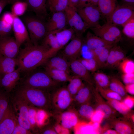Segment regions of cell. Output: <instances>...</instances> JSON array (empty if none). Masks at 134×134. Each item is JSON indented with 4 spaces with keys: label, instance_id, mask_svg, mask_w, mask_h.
<instances>
[{
    "label": "cell",
    "instance_id": "obj_1",
    "mask_svg": "<svg viewBox=\"0 0 134 134\" xmlns=\"http://www.w3.org/2000/svg\"><path fill=\"white\" fill-rule=\"evenodd\" d=\"M48 49L42 45H35L28 42L19 52L16 58L18 68L21 71L33 70L44 64L49 57Z\"/></svg>",
    "mask_w": 134,
    "mask_h": 134
},
{
    "label": "cell",
    "instance_id": "obj_2",
    "mask_svg": "<svg viewBox=\"0 0 134 134\" xmlns=\"http://www.w3.org/2000/svg\"><path fill=\"white\" fill-rule=\"evenodd\" d=\"M50 95L47 91L22 85L18 89L15 94L29 105L44 110L51 114Z\"/></svg>",
    "mask_w": 134,
    "mask_h": 134
},
{
    "label": "cell",
    "instance_id": "obj_3",
    "mask_svg": "<svg viewBox=\"0 0 134 134\" xmlns=\"http://www.w3.org/2000/svg\"><path fill=\"white\" fill-rule=\"evenodd\" d=\"M52 114H59L69 109L71 104L72 98L67 86L62 85L50 93Z\"/></svg>",
    "mask_w": 134,
    "mask_h": 134
},
{
    "label": "cell",
    "instance_id": "obj_4",
    "mask_svg": "<svg viewBox=\"0 0 134 134\" xmlns=\"http://www.w3.org/2000/svg\"><path fill=\"white\" fill-rule=\"evenodd\" d=\"M22 85L50 93L62 85L54 81L45 71H39L32 74L24 79Z\"/></svg>",
    "mask_w": 134,
    "mask_h": 134
},
{
    "label": "cell",
    "instance_id": "obj_5",
    "mask_svg": "<svg viewBox=\"0 0 134 134\" xmlns=\"http://www.w3.org/2000/svg\"><path fill=\"white\" fill-rule=\"evenodd\" d=\"M27 30L31 42L33 44L38 43L43 39L47 33L45 24L39 18L27 16L23 19Z\"/></svg>",
    "mask_w": 134,
    "mask_h": 134
},
{
    "label": "cell",
    "instance_id": "obj_6",
    "mask_svg": "<svg viewBox=\"0 0 134 134\" xmlns=\"http://www.w3.org/2000/svg\"><path fill=\"white\" fill-rule=\"evenodd\" d=\"M117 26L107 22L102 25L90 28L95 34L104 40L114 44L121 39L122 34Z\"/></svg>",
    "mask_w": 134,
    "mask_h": 134
},
{
    "label": "cell",
    "instance_id": "obj_7",
    "mask_svg": "<svg viewBox=\"0 0 134 134\" xmlns=\"http://www.w3.org/2000/svg\"><path fill=\"white\" fill-rule=\"evenodd\" d=\"M134 17V5L125 3L117 5L107 22L117 26L122 27L128 21Z\"/></svg>",
    "mask_w": 134,
    "mask_h": 134
},
{
    "label": "cell",
    "instance_id": "obj_8",
    "mask_svg": "<svg viewBox=\"0 0 134 134\" xmlns=\"http://www.w3.org/2000/svg\"><path fill=\"white\" fill-rule=\"evenodd\" d=\"M67 24L72 29L75 35L81 37L89 26L83 20L75 7L68 5L65 11Z\"/></svg>",
    "mask_w": 134,
    "mask_h": 134
},
{
    "label": "cell",
    "instance_id": "obj_9",
    "mask_svg": "<svg viewBox=\"0 0 134 134\" xmlns=\"http://www.w3.org/2000/svg\"><path fill=\"white\" fill-rule=\"evenodd\" d=\"M11 102L19 124L32 132L29 119V104L15 95L11 99Z\"/></svg>",
    "mask_w": 134,
    "mask_h": 134
},
{
    "label": "cell",
    "instance_id": "obj_10",
    "mask_svg": "<svg viewBox=\"0 0 134 134\" xmlns=\"http://www.w3.org/2000/svg\"><path fill=\"white\" fill-rule=\"evenodd\" d=\"M77 11L83 21L90 28L100 25L99 21L101 15L97 6L89 5L77 9Z\"/></svg>",
    "mask_w": 134,
    "mask_h": 134
},
{
    "label": "cell",
    "instance_id": "obj_11",
    "mask_svg": "<svg viewBox=\"0 0 134 134\" xmlns=\"http://www.w3.org/2000/svg\"><path fill=\"white\" fill-rule=\"evenodd\" d=\"M85 83L73 98L69 108L75 110L81 105L93 101L94 87L93 85Z\"/></svg>",
    "mask_w": 134,
    "mask_h": 134
},
{
    "label": "cell",
    "instance_id": "obj_12",
    "mask_svg": "<svg viewBox=\"0 0 134 134\" xmlns=\"http://www.w3.org/2000/svg\"><path fill=\"white\" fill-rule=\"evenodd\" d=\"M81 37L75 34L62 52L61 56L69 62L77 59L80 55L83 44Z\"/></svg>",
    "mask_w": 134,
    "mask_h": 134
},
{
    "label": "cell",
    "instance_id": "obj_13",
    "mask_svg": "<svg viewBox=\"0 0 134 134\" xmlns=\"http://www.w3.org/2000/svg\"><path fill=\"white\" fill-rule=\"evenodd\" d=\"M93 103L95 110H99L104 113V119L109 120L116 118L117 111L105 101L98 90L94 87L93 89Z\"/></svg>",
    "mask_w": 134,
    "mask_h": 134
},
{
    "label": "cell",
    "instance_id": "obj_14",
    "mask_svg": "<svg viewBox=\"0 0 134 134\" xmlns=\"http://www.w3.org/2000/svg\"><path fill=\"white\" fill-rule=\"evenodd\" d=\"M17 122L11 102L0 122V134H12Z\"/></svg>",
    "mask_w": 134,
    "mask_h": 134
},
{
    "label": "cell",
    "instance_id": "obj_15",
    "mask_svg": "<svg viewBox=\"0 0 134 134\" xmlns=\"http://www.w3.org/2000/svg\"><path fill=\"white\" fill-rule=\"evenodd\" d=\"M20 47L14 38L8 36L0 38V54L11 58H16Z\"/></svg>",
    "mask_w": 134,
    "mask_h": 134
},
{
    "label": "cell",
    "instance_id": "obj_16",
    "mask_svg": "<svg viewBox=\"0 0 134 134\" xmlns=\"http://www.w3.org/2000/svg\"><path fill=\"white\" fill-rule=\"evenodd\" d=\"M12 31L15 40L20 47L25 42L31 41L26 26L23 22L18 17H14L12 25Z\"/></svg>",
    "mask_w": 134,
    "mask_h": 134
},
{
    "label": "cell",
    "instance_id": "obj_17",
    "mask_svg": "<svg viewBox=\"0 0 134 134\" xmlns=\"http://www.w3.org/2000/svg\"><path fill=\"white\" fill-rule=\"evenodd\" d=\"M21 72L18 68L12 72L0 76V86L4 91L9 93L15 87L20 79Z\"/></svg>",
    "mask_w": 134,
    "mask_h": 134
},
{
    "label": "cell",
    "instance_id": "obj_18",
    "mask_svg": "<svg viewBox=\"0 0 134 134\" xmlns=\"http://www.w3.org/2000/svg\"><path fill=\"white\" fill-rule=\"evenodd\" d=\"M69 63L70 70L74 75L80 78L85 82L93 85V80L89 71L78 59L71 61Z\"/></svg>",
    "mask_w": 134,
    "mask_h": 134
},
{
    "label": "cell",
    "instance_id": "obj_19",
    "mask_svg": "<svg viewBox=\"0 0 134 134\" xmlns=\"http://www.w3.org/2000/svg\"><path fill=\"white\" fill-rule=\"evenodd\" d=\"M52 13L51 18L45 24L47 33L65 28L67 24L65 11Z\"/></svg>",
    "mask_w": 134,
    "mask_h": 134
},
{
    "label": "cell",
    "instance_id": "obj_20",
    "mask_svg": "<svg viewBox=\"0 0 134 134\" xmlns=\"http://www.w3.org/2000/svg\"><path fill=\"white\" fill-rule=\"evenodd\" d=\"M59 114L60 125L64 129H70L76 127L79 122L75 111L71 108H69Z\"/></svg>",
    "mask_w": 134,
    "mask_h": 134
},
{
    "label": "cell",
    "instance_id": "obj_21",
    "mask_svg": "<svg viewBox=\"0 0 134 134\" xmlns=\"http://www.w3.org/2000/svg\"><path fill=\"white\" fill-rule=\"evenodd\" d=\"M125 57V52L121 47L114 45L109 52L105 67H114L119 66Z\"/></svg>",
    "mask_w": 134,
    "mask_h": 134
},
{
    "label": "cell",
    "instance_id": "obj_22",
    "mask_svg": "<svg viewBox=\"0 0 134 134\" xmlns=\"http://www.w3.org/2000/svg\"><path fill=\"white\" fill-rule=\"evenodd\" d=\"M109 124L113 127L118 134H132L134 133L133 124L125 118L108 120Z\"/></svg>",
    "mask_w": 134,
    "mask_h": 134
},
{
    "label": "cell",
    "instance_id": "obj_23",
    "mask_svg": "<svg viewBox=\"0 0 134 134\" xmlns=\"http://www.w3.org/2000/svg\"><path fill=\"white\" fill-rule=\"evenodd\" d=\"M44 64L45 67L64 71L69 73V62L61 56H52L48 59Z\"/></svg>",
    "mask_w": 134,
    "mask_h": 134
},
{
    "label": "cell",
    "instance_id": "obj_24",
    "mask_svg": "<svg viewBox=\"0 0 134 134\" xmlns=\"http://www.w3.org/2000/svg\"><path fill=\"white\" fill-rule=\"evenodd\" d=\"M74 110L77 115L79 122L88 123L90 122L95 109L92 101L83 104Z\"/></svg>",
    "mask_w": 134,
    "mask_h": 134
},
{
    "label": "cell",
    "instance_id": "obj_25",
    "mask_svg": "<svg viewBox=\"0 0 134 134\" xmlns=\"http://www.w3.org/2000/svg\"><path fill=\"white\" fill-rule=\"evenodd\" d=\"M115 45L100 47L92 51L90 50L92 53V58L96 62L98 68L105 67L110 50Z\"/></svg>",
    "mask_w": 134,
    "mask_h": 134
},
{
    "label": "cell",
    "instance_id": "obj_26",
    "mask_svg": "<svg viewBox=\"0 0 134 134\" xmlns=\"http://www.w3.org/2000/svg\"><path fill=\"white\" fill-rule=\"evenodd\" d=\"M28 7L38 17L44 18L47 15L46 0H26Z\"/></svg>",
    "mask_w": 134,
    "mask_h": 134
},
{
    "label": "cell",
    "instance_id": "obj_27",
    "mask_svg": "<svg viewBox=\"0 0 134 134\" xmlns=\"http://www.w3.org/2000/svg\"><path fill=\"white\" fill-rule=\"evenodd\" d=\"M85 42L89 50L90 51L104 46L116 44L106 41L90 32L87 33Z\"/></svg>",
    "mask_w": 134,
    "mask_h": 134
},
{
    "label": "cell",
    "instance_id": "obj_28",
    "mask_svg": "<svg viewBox=\"0 0 134 134\" xmlns=\"http://www.w3.org/2000/svg\"><path fill=\"white\" fill-rule=\"evenodd\" d=\"M45 71L55 81L62 85L68 82L71 76L64 71L45 67Z\"/></svg>",
    "mask_w": 134,
    "mask_h": 134
},
{
    "label": "cell",
    "instance_id": "obj_29",
    "mask_svg": "<svg viewBox=\"0 0 134 134\" xmlns=\"http://www.w3.org/2000/svg\"><path fill=\"white\" fill-rule=\"evenodd\" d=\"M117 5V0H99L97 6L101 15L107 20Z\"/></svg>",
    "mask_w": 134,
    "mask_h": 134
},
{
    "label": "cell",
    "instance_id": "obj_30",
    "mask_svg": "<svg viewBox=\"0 0 134 134\" xmlns=\"http://www.w3.org/2000/svg\"><path fill=\"white\" fill-rule=\"evenodd\" d=\"M17 66L16 58L1 55L0 58V76L11 72L15 70Z\"/></svg>",
    "mask_w": 134,
    "mask_h": 134
},
{
    "label": "cell",
    "instance_id": "obj_31",
    "mask_svg": "<svg viewBox=\"0 0 134 134\" xmlns=\"http://www.w3.org/2000/svg\"><path fill=\"white\" fill-rule=\"evenodd\" d=\"M83 80L76 76H71L67 86V89L71 96L72 99L79 90L85 84Z\"/></svg>",
    "mask_w": 134,
    "mask_h": 134
},
{
    "label": "cell",
    "instance_id": "obj_32",
    "mask_svg": "<svg viewBox=\"0 0 134 134\" xmlns=\"http://www.w3.org/2000/svg\"><path fill=\"white\" fill-rule=\"evenodd\" d=\"M108 103L116 111L125 116L127 118H130L132 115H130L131 109L128 107L122 101L115 100L107 101Z\"/></svg>",
    "mask_w": 134,
    "mask_h": 134
},
{
    "label": "cell",
    "instance_id": "obj_33",
    "mask_svg": "<svg viewBox=\"0 0 134 134\" xmlns=\"http://www.w3.org/2000/svg\"><path fill=\"white\" fill-rule=\"evenodd\" d=\"M93 80L96 84V87L103 88H108L110 79L107 75L101 72H94Z\"/></svg>",
    "mask_w": 134,
    "mask_h": 134
},
{
    "label": "cell",
    "instance_id": "obj_34",
    "mask_svg": "<svg viewBox=\"0 0 134 134\" xmlns=\"http://www.w3.org/2000/svg\"><path fill=\"white\" fill-rule=\"evenodd\" d=\"M9 93L4 91L0 93V122L6 112L11 101Z\"/></svg>",
    "mask_w": 134,
    "mask_h": 134
},
{
    "label": "cell",
    "instance_id": "obj_35",
    "mask_svg": "<svg viewBox=\"0 0 134 134\" xmlns=\"http://www.w3.org/2000/svg\"><path fill=\"white\" fill-rule=\"evenodd\" d=\"M108 88L119 94L124 99L127 96L125 86L117 78L113 77L110 79Z\"/></svg>",
    "mask_w": 134,
    "mask_h": 134
},
{
    "label": "cell",
    "instance_id": "obj_36",
    "mask_svg": "<svg viewBox=\"0 0 134 134\" xmlns=\"http://www.w3.org/2000/svg\"><path fill=\"white\" fill-rule=\"evenodd\" d=\"M48 4L52 13L64 11L69 5L68 0H48Z\"/></svg>",
    "mask_w": 134,
    "mask_h": 134
},
{
    "label": "cell",
    "instance_id": "obj_37",
    "mask_svg": "<svg viewBox=\"0 0 134 134\" xmlns=\"http://www.w3.org/2000/svg\"><path fill=\"white\" fill-rule=\"evenodd\" d=\"M101 96L107 100H115L122 101L124 98L117 93L108 88H103L99 87L95 88Z\"/></svg>",
    "mask_w": 134,
    "mask_h": 134
},
{
    "label": "cell",
    "instance_id": "obj_38",
    "mask_svg": "<svg viewBox=\"0 0 134 134\" xmlns=\"http://www.w3.org/2000/svg\"><path fill=\"white\" fill-rule=\"evenodd\" d=\"M77 125V134H100V132L94 127L93 123L90 122L88 123L79 122Z\"/></svg>",
    "mask_w": 134,
    "mask_h": 134
},
{
    "label": "cell",
    "instance_id": "obj_39",
    "mask_svg": "<svg viewBox=\"0 0 134 134\" xmlns=\"http://www.w3.org/2000/svg\"><path fill=\"white\" fill-rule=\"evenodd\" d=\"M28 7V4L26 1H17L12 4L11 12L14 16L18 17L24 14Z\"/></svg>",
    "mask_w": 134,
    "mask_h": 134
},
{
    "label": "cell",
    "instance_id": "obj_40",
    "mask_svg": "<svg viewBox=\"0 0 134 134\" xmlns=\"http://www.w3.org/2000/svg\"><path fill=\"white\" fill-rule=\"evenodd\" d=\"M119 66L123 73H134V62L131 59L125 58Z\"/></svg>",
    "mask_w": 134,
    "mask_h": 134
},
{
    "label": "cell",
    "instance_id": "obj_41",
    "mask_svg": "<svg viewBox=\"0 0 134 134\" xmlns=\"http://www.w3.org/2000/svg\"><path fill=\"white\" fill-rule=\"evenodd\" d=\"M78 59L89 71L94 73L98 68L96 62L92 57L91 58H81Z\"/></svg>",
    "mask_w": 134,
    "mask_h": 134
},
{
    "label": "cell",
    "instance_id": "obj_42",
    "mask_svg": "<svg viewBox=\"0 0 134 134\" xmlns=\"http://www.w3.org/2000/svg\"><path fill=\"white\" fill-rule=\"evenodd\" d=\"M122 32L127 37L134 38V17L126 22L123 26Z\"/></svg>",
    "mask_w": 134,
    "mask_h": 134
},
{
    "label": "cell",
    "instance_id": "obj_43",
    "mask_svg": "<svg viewBox=\"0 0 134 134\" xmlns=\"http://www.w3.org/2000/svg\"><path fill=\"white\" fill-rule=\"evenodd\" d=\"M37 109L29 105V119L31 126L32 131L34 134L36 133L35 129L37 127L36 122V114Z\"/></svg>",
    "mask_w": 134,
    "mask_h": 134
},
{
    "label": "cell",
    "instance_id": "obj_44",
    "mask_svg": "<svg viewBox=\"0 0 134 134\" xmlns=\"http://www.w3.org/2000/svg\"><path fill=\"white\" fill-rule=\"evenodd\" d=\"M12 31V25L0 18V38L8 36Z\"/></svg>",
    "mask_w": 134,
    "mask_h": 134
},
{
    "label": "cell",
    "instance_id": "obj_45",
    "mask_svg": "<svg viewBox=\"0 0 134 134\" xmlns=\"http://www.w3.org/2000/svg\"><path fill=\"white\" fill-rule=\"evenodd\" d=\"M50 114L45 110L37 109L36 114V122L37 127L43 126L46 117Z\"/></svg>",
    "mask_w": 134,
    "mask_h": 134
},
{
    "label": "cell",
    "instance_id": "obj_46",
    "mask_svg": "<svg viewBox=\"0 0 134 134\" xmlns=\"http://www.w3.org/2000/svg\"><path fill=\"white\" fill-rule=\"evenodd\" d=\"M104 114L102 111L99 110H95L91 118L90 122L100 124L104 119Z\"/></svg>",
    "mask_w": 134,
    "mask_h": 134
},
{
    "label": "cell",
    "instance_id": "obj_47",
    "mask_svg": "<svg viewBox=\"0 0 134 134\" xmlns=\"http://www.w3.org/2000/svg\"><path fill=\"white\" fill-rule=\"evenodd\" d=\"M99 0H79L76 6L78 9L89 5L97 6Z\"/></svg>",
    "mask_w": 134,
    "mask_h": 134
},
{
    "label": "cell",
    "instance_id": "obj_48",
    "mask_svg": "<svg viewBox=\"0 0 134 134\" xmlns=\"http://www.w3.org/2000/svg\"><path fill=\"white\" fill-rule=\"evenodd\" d=\"M31 131L20 125L17 122L12 134H33Z\"/></svg>",
    "mask_w": 134,
    "mask_h": 134
},
{
    "label": "cell",
    "instance_id": "obj_49",
    "mask_svg": "<svg viewBox=\"0 0 134 134\" xmlns=\"http://www.w3.org/2000/svg\"><path fill=\"white\" fill-rule=\"evenodd\" d=\"M121 78L125 85L134 83V73H123Z\"/></svg>",
    "mask_w": 134,
    "mask_h": 134
},
{
    "label": "cell",
    "instance_id": "obj_50",
    "mask_svg": "<svg viewBox=\"0 0 134 134\" xmlns=\"http://www.w3.org/2000/svg\"><path fill=\"white\" fill-rule=\"evenodd\" d=\"M14 17L11 12H6L3 13L1 18L7 23L12 25Z\"/></svg>",
    "mask_w": 134,
    "mask_h": 134
},
{
    "label": "cell",
    "instance_id": "obj_51",
    "mask_svg": "<svg viewBox=\"0 0 134 134\" xmlns=\"http://www.w3.org/2000/svg\"><path fill=\"white\" fill-rule=\"evenodd\" d=\"M123 102L129 108L131 109L134 107V97L127 96L123 99Z\"/></svg>",
    "mask_w": 134,
    "mask_h": 134
},
{
    "label": "cell",
    "instance_id": "obj_52",
    "mask_svg": "<svg viewBox=\"0 0 134 134\" xmlns=\"http://www.w3.org/2000/svg\"><path fill=\"white\" fill-rule=\"evenodd\" d=\"M40 134H57L54 128L51 127L49 125H46L42 127L39 132Z\"/></svg>",
    "mask_w": 134,
    "mask_h": 134
},
{
    "label": "cell",
    "instance_id": "obj_53",
    "mask_svg": "<svg viewBox=\"0 0 134 134\" xmlns=\"http://www.w3.org/2000/svg\"><path fill=\"white\" fill-rule=\"evenodd\" d=\"M125 87L127 93L132 95H134V83L126 84Z\"/></svg>",
    "mask_w": 134,
    "mask_h": 134
},
{
    "label": "cell",
    "instance_id": "obj_54",
    "mask_svg": "<svg viewBox=\"0 0 134 134\" xmlns=\"http://www.w3.org/2000/svg\"><path fill=\"white\" fill-rule=\"evenodd\" d=\"M9 3V0H0V14L4 8Z\"/></svg>",
    "mask_w": 134,
    "mask_h": 134
},
{
    "label": "cell",
    "instance_id": "obj_55",
    "mask_svg": "<svg viewBox=\"0 0 134 134\" xmlns=\"http://www.w3.org/2000/svg\"><path fill=\"white\" fill-rule=\"evenodd\" d=\"M68 5L75 7L76 6L79 0H68Z\"/></svg>",
    "mask_w": 134,
    "mask_h": 134
},
{
    "label": "cell",
    "instance_id": "obj_56",
    "mask_svg": "<svg viewBox=\"0 0 134 134\" xmlns=\"http://www.w3.org/2000/svg\"><path fill=\"white\" fill-rule=\"evenodd\" d=\"M125 3L134 5V0H122Z\"/></svg>",
    "mask_w": 134,
    "mask_h": 134
},
{
    "label": "cell",
    "instance_id": "obj_57",
    "mask_svg": "<svg viewBox=\"0 0 134 134\" xmlns=\"http://www.w3.org/2000/svg\"><path fill=\"white\" fill-rule=\"evenodd\" d=\"M22 0H9L10 3H11L12 4L18 1H22Z\"/></svg>",
    "mask_w": 134,
    "mask_h": 134
},
{
    "label": "cell",
    "instance_id": "obj_58",
    "mask_svg": "<svg viewBox=\"0 0 134 134\" xmlns=\"http://www.w3.org/2000/svg\"><path fill=\"white\" fill-rule=\"evenodd\" d=\"M1 55H1V54H0V57H1Z\"/></svg>",
    "mask_w": 134,
    "mask_h": 134
}]
</instances>
